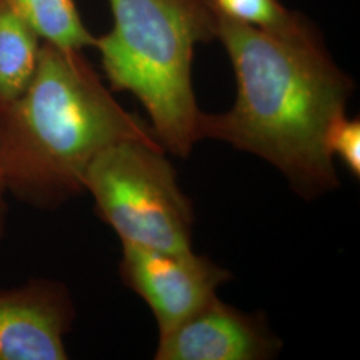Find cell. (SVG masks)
<instances>
[{"instance_id": "1", "label": "cell", "mask_w": 360, "mask_h": 360, "mask_svg": "<svg viewBox=\"0 0 360 360\" xmlns=\"http://www.w3.org/2000/svg\"><path fill=\"white\" fill-rule=\"evenodd\" d=\"M217 15V39L231 60L236 98L227 112L202 114V139L262 158L304 199L333 191L339 178L327 135L346 116L354 82L297 13L278 28L245 25L218 8Z\"/></svg>"}, {"instance_id": "2", "label": "cell", "mask_w": 360, "mask_h": 360, "mask_svg": "<svg viewBox=\"0 0 360 360\" xmlns=\"http://www.w3.org/2000/svg\"><path fill=\"white\" fill-rule=\"evenodd\" d=\"M126 141L163 147L117 103L82 51L41 43L25 92L0 108V176L8 195L53 210L84 193L94 159Z\"/></svg>"}, {"instance_id": "3", "label": "cell", "mask_w": 360, "mask_h": 360, "mask_svg": "<svg viewBox=\"0 0 360 360\" xmlns=\"http://www.w3.org/2000/svg\"><path fill=\"white\" fill-rule=\"evenodd\" d=\"M112 30L95 38L104 75L146 108L165 151L191 154L202 139L191 68L198 43L217 39L211 0H108Z\"/></svg>"}, {"instance_id": "4", "label": "cell", "mask_w": 360, "mask_h": 360, "mask_svg": "<svg viewBox=\"0 0 360 360\" xmlns=\"http://www.w3.org/2000/svg\"><path fill=\"white\" fill-rule=\"evenodd\" d=\"M165 148L116 143L91 163L84 191L122 243L167 252L193 250V211Z\"/></svg>"}, {"instance_id": "5", "label": "cell", "mask_w": 360, "mask_h": 360, "mask_svg": "<svg viewBox=\"0 0 360 360\" xmlns=\"http://www.w3.org/2000/svg\"><path fill=\"white\" fill-rule=\"evenodd\" d=\"M122 281L153 311L159 335L191 318L231 279L229 270L193 250L167 252L122 243Z\"/></svg>"}, {"instance_id": "6", "label": "cell", "mask_w": 360, "mask_h": 360, "mask_svg": "<svg viewBox=\"0 0 360 360\" xmlns=\"http://www.w3.org/2000/svg\"><path fill=\"white\" fill-rule=\"evenodd\" d=\"M282 348L263 314H248L218 296L166 334L156 360H269Z\"/></svg>"}, {"instance_id": "7", "label": "cell", "mask_w": 360, "mask_h": 360, "mask_svg": "<svg viewBox=\"0 0 360 360\" xmlns=\"http://www.w3.org/2000/svg\"><path fill=\"white\" fill-rule=\"evenodd\" d=\"M75 307L65 284L32 279L0 291V360H65Z\"/></svg>"}, {"instance_id": "8", "label": "cell", "mask_w": 360, "mask_h": 360, "mask_svg": "<svg viewBox=\"0 0 360 360\" xmlns=\"http://www.w3.org/2000/svg\"><path fill=\"white\" fill-rule=\"evenodd\" d=\"M41 39L7 0H0V108L30 84L38 65Z\"/></svg>"}, {"instance_id": "9", "label": "cell", "mask_w": 360, "mask_h": 360, "mask_svg": "<svg viewBox=\"0 0 360 360\" xmlns=\"http://www.w3.org/2000/svg\"><path fill=\"white\" fill-rule=\"evenodd\" d=\"M35 30L39 38L62 49L82 51L94 47L75 0H7Z\"/></svg>"}, {"instance_id": "10", "label": "cell", "mask_w": 360, "mask_h": 360, "mask_svg": "<svg viewBox=\"0 0 360 360\" xmlns=\"http://www.w3.org/2000/svg\"><path fill=\"white\" fill-rule=\"evenodd\" d=\"M219 11L240 23L257 28H278L288 23L294 13L279 0H211Z\"/></svg>"}, {"instance_id": "11", "label": "cell", "mask_w": 360, "mask_h": 360, "mask_svg": "<svg viewBox=\"0 0 360 360\" xmlns=\"http://www.w3.org/2000/svg\"><path fill=\"white\" fill-rule=\"evenodd\" d=\"M327 148L333 158H339L351 175L360 176L359 119H339L327 135Z\"/></svg>"}, {"instance_id": "12", "label": "cell", "mask_w": 360, "mask_h": 360, "mask_svg": "<svg viewBox=\"0 0 360 360\" xmlns=\"http://www.w3.org/2000/svg\"><path fill=\"white\" fill-rule=\"evenodd\" d=\"M7 190L0 176V240L4 238L6 226H7V214H8V205H7Z\"/></svg>"}]
</instances>
